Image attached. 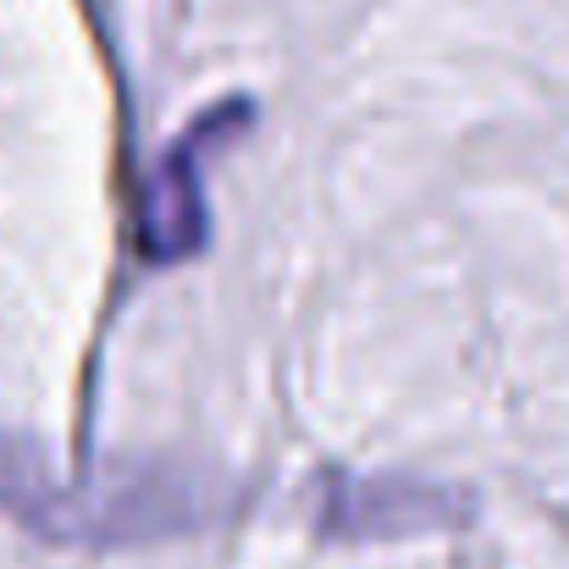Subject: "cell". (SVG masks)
<instances>
[{"instance_id":"obj_1","label":"cell","mask_w":569,"mask_h":569,"mask_svg":"<svg viewBox=\"0 0 569 569\" xmlns=\"http://www.w3.org/2000/svg\"><path fill=\"white\" fill-rule=\"evenodd\" d=\"M216 503L221 498L204 487V476L183 465H106L78 487H56L33 442L0 437V509L50 542H161L216 520Z\"/></svg>"},{"instance_id":"obj_2","label":"cell","mask_w":569,"mask_h":569,"mask_svg":"<svg viewBox=\"0 0 569 569\" xmlns=\"http://www.w3.org/2000/svg\"><path fill=\"white\" fill-rule=\"evenodd\" d=\"M216 117H221V111H216ZM216 117H210L199 133L178 139V144L161 156L156 178H150L139 238H144V254H150L156 266L199 254V243H204V232H210V216H204V183H199V178H204V139L216 133Z\"/></svg>"},{"instance_id":"obj_3","label":"cell","mask_w":569,"mask_h":569,"mask_svg":"<svg viewBox=\"0 0 569 569\" xmlns=\"http://www.w3.org/2000/svg\"><path fill=\"white\" fill-rule=\"evenodd\" d=\"M453 520L448 492H426L409 481H338V498L321 509L327 537H403Z\"/></svg>"}]
</instances>
